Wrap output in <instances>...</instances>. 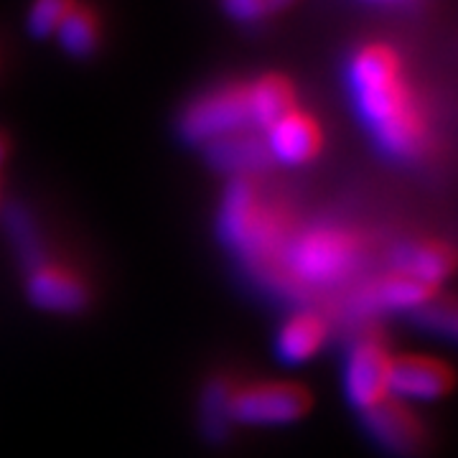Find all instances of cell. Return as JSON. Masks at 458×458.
I'll return each instance as SVG.
<instances>
[{
	"mask_svg": "<svg viewBox=\"0 0 458 458\" xmlns=\"http://www.w3.org/2000/svg\"><path fill=\"white\" fill-rule=\"evenodd\" d=\"M349 82L357 113L375 132L379 150L393 158L415 156L426 138V125L420 113L412 107L397 54L385 44L364 47L352 59Z\"/></svg>",
	"mask_w": 458,
	"mask_h": 458,
	"instance_id": "1",
	"label": "cell"
},
{
	"mask_svg": "<svg viewBox=\"0 0 458 458\" xmlns=\"http://www.w3.org/2000/svg\"><path fill=\"white\" fill-rule=\"evenodd\" d=\"M179 131L183 140L197 146H209L212 140H219L232 132L252 131L247 87L242 84L219 87L209 95L199 98L197 102H191L189 110L181 114Z\"/></svg>",
	"mask_w": 458,
	"mask_h": 458,
	"instance_id": "2",
	"label": "cell"
},
{
	"mask_svg": "<svg viewBox=\"0 0 458 458\" xmlns=\"http://www.w3.org/2000/svg\"><path fill=\"white\" fill-rule=\"evenodd\" d=\"M288 262L293 273L306 283L331 285L349 278L357 265V245L339 229L316 227L301 234L291 247Z\"/></svg>",
	"mask_w": 458,
	"mask_h": 458,
	"instance_id": "3",
	"label": "cell"
},
{
	"mask_svg": "<svg viewBox=\"0 0 458 458\" xmlns=\"http://www.w3.org/2000/svg\"><path fill=\"white\" fill-rule=\"evenodd\" d=\"M311 408V394L301 385H252L232 394V420L245 426H285Z\"/></svg>",
	"mask_w": 458,
	"mask_h": 458,
	"instance_id": "4",
	"label": "cell"
},
{
	"mask_svg": "<svg viewBox=\"0 0 458 458\" xmlns=\"http://www.w3.org/2000/svg\"><path fill=\"white\" fill-rule=\"evenodd\" d=\"M390 364L393 360L379 344L364 342L354 346V352L349 354L346 367H344V393L354 408L364 412V410L375 408L385 397H390L387 393Z\"/></svg>",
	"mask_w": 458,
	"mask_h": 458,
	"instance_id": "5",
	"label": "cell"
},
{
	"mask_svg": "<svg viewBox=\"0 0 458 458\" xmlns=\"http://www.w3.org/2000/svg\"><path fill=\"white\" fill-rule=\"evenodd\" d=\"M364 428L385 451L394 456H410L423 443V428L400 400L385 397L375 408L364 410Z\"/></svg>",
	"mask_w": 458,
	"mask_h": 458,
	"instance_id": "6",
	"label": "cell"
},
{
	"mask_svg": "<svg viewBox=\"0 0 458 458\" xmlns=\"http://www.w3.org/2000/svg\"><path fill=\"white\" fill-rule=\"evenodd\" d=\"M454 375L443 361L428 357H400L390 364L387 393L394 400H438L451 390Z\"/></svg>",
	"mask_w": 458,
	"mask_h": 458,
	"instance_id": "7",
	"label": "cell"
},
{
	"mask_svg": "<svg viewBox=\"0 0 458 458\" xmlns=\"http://www.w3.org/2000/svg\"><path fill=\"white\" fill-rule=\"evenodd\" d=\"M219 237L229 247L237 250H252L258 245V237L262 232L260 214H258V199L250 179H234L229 183L225 201L219 207L216 219Z\"/></svg>",
	"mask_w": 458,
	"mask_h": 458,
	"instance_id": "8",
	"label": "cell"
},
{
	"mask_svg": "<svg viewBox=\"0 0 458 458\" xmlns=\"http://www.w3.org/2000/svg\"><path fill=\"white\" fill-rule=\"evenodd\" d=\"M265 132V146L270 150V158L285 165L309 164L321 150V128L316 125V120L298 110L285 114Z\"/></svg>",
	"mask_w": 458,
	"mask_h": 458,
	"instance_id": "9",
	"label": "cell"
},
{
	"mask_svg": "<svg viewBox=\"0 0 458 458\" xmlns=\"http://www.w3.org/2000/svg\"><path fill=\"white\" fill-rule=\"evenodd\" d=\"M207 161L219 171L234 179H247L270 165V150L265 146V135L255 131H240L212 140L207 146Z\"/></svg>",
	"mask_w": 458,
	"mask_h": 458,
	"instance_id": "10",
	"label": "cell"
},
{
	"mask_svg": "<svg viewBox=\"0 0 458 458\" xmlns=\"http://www.w3.org/2000/svg\"><path fill=\"white\" fill-rule=\"evenodd\" d=\"M29 298L41 311L77 313L87 306V288L62 267L41 265L29 273Z\"/></svg>",
	"mask_w": 458,
	"mask_h": 458,
	"instance_id": "11",
	"label": "cell"
},
{
	"mask_svg": "<svg viewBox=\"0 0 458 458\" xmlns=\"http://www.w3.org/2000/svg\"><path fill=\"white\" fill-rule=\"evenodd\" d=\"M247 99H250L252 128L258 131H270L278 120L295 110L293 84L280 74H267L255 84H250Z\"/></svg>",
	"mask_w": 458,
	"mask_h": 458,
	"instance_id": "12",
	"label": "cell"
},
{
	"mask_svg": "<svg viewBox=\"0 0 458 458\" xmlns=\"http://www.w3.org/2000/svg\"><path fill=\"white\" fill-rule=\"evenodd\" d=\"M324 342H327V324L313 313H298L278 331L276 354L285 364H303L311 360Z\"/></svg>",
	"mask_w": 458,
	"mask_h": 458,
	"instance_id": "13",
	"label": "cell"
},
{
	"mask_svg": "<svg viewBox=\"0 0 458 458\" xmlns=\"http://www.w3.org/2000/svg\"><path fill=\"white\" fill-rule=\"evenodd\" d=\"M454 250L443 242H420V245H410L400 252V267L418 280H423L433 291L438 288V283L451 276L454 270Z\"/></svg>",
	"mask_w": 458,
	"mask_h": 458,
	"instance_id": "14",
	"label": "cell"
},
{
	"mask_svg": "<svg viewBox=\"0 0 458 458\" xmlns=\"http://www.w3.org/2000/svg\"><path fill=\"white\" fill-rule=\"evenodd\" d=\"M433 295V288L405 270L390 273L372 288V303L385 311H415Z\"/></svg>",
	"mask_w": 458,
	"mask_h": 458,
	"instance_id": "15",
	"label": "cell"
},
{
	"mask_svg": "<svg viewBox=\"0 0 458 458\" xmlns=\"http://www.w3.org/2000/svg\"><path fill=\"white\" fill-rule=\"evenodd\" d=\"M232 385L225 379H214L201 394V430L207 438L222 441L232 428Z\"/></svg>",
	"mask_w": 458,
	"mask_h": 458,
	"instance_id": "16",
	"label": "cell"
},
{
	"mask_svg": "<svg viewBox=\"0 0 458 458\" xmlns=\"http://www.w3.org/2000/svg\"><path fill=\"white\" fill-rule=\"evenodd\" d=\"M5 227H8V234L13 240L18 258L29 267V273L36 270V267H41V265H47L44 262V247H41L38 229H36V225H33V219L29 216L26 209L8 207L5 209Z\"/></svg>",
	"mask_w": 458,
	"mask_h": 458,
	"instance_id": "17",
	"label": "cell"
},
{
	"mask_svg": "<svg viewBox=\"0 0 458 458\" xmlns=\"http://www.w3.org/2000/svg\"><path fill=\"white\" fill-rule=\"evenodd\" d=\"M59 41H62V47H64L72 56H87V54H92V51L98 49V41H99V23L98 16L89 11V8H84V5H77L66 21L59 26Z\"/></svg>",
	"mask_w": 458,
	"mask_h": 458,
	"instance_id": "18",
	"label": "cell"
},
{
	"mask_svg": "<svg viewBox=\"0 0 458 458\" xmlns=\"http://www.w3.org/2000/svg\"><path fill=\"white\" fill-rule=\"evenodd\" d=\"M77 8V0H33L31 13H29V29L33 36L44 38L59 31L66 16Z\"/></svg>",
	"mask_w": 458,
	"mask_h": 458,
	"instance_id": "19",
	"label": "cell"
},
{
	"mask_svg": "<svg viewBox=\"0 0 458 458\" xmlns=\"http://www.w3.org/2000/svg\"><path fill=\"white\" fill-rule=\"evenodd\" d=\"M415 318L433 334L454 336V331H456V306L451 298L430 295L423 306L415 309Z\"/></svg>",
	"mask_w": 458,
	"mask_h": 458,
	"instance_id": "20",
	"label": "cell"
},
{
	"mask_svg": "<svg viewBox=\"0 0 458 458\" xmlns=\"http://www.w3.org/2000/svg\"><path fill=\"white\" fill-rule=\"evenodd\" d=\"M291 3L293 0H225L229 16H234L237 21H258V18L276 13Z\"/></svg>",
	"mask_w": 458,
	"mask_h": 458,
	"instance_id": "21",
	"label": "cell"
},
{
	"mask_svg": "<svg viewBox=\"0 0 458 458\" xmlns=\"http://www.w3.org/2000/svg\"><path fill=\"white\" fill-rule=\"evenodd\" d=\"M3 158H5V140L0 138V161H3Z\"/></svg>",
	"mask_w": 458,
	"mask_h": 458,
	"instance_id": "22",
	"label": "cell"
}]
</instances>
